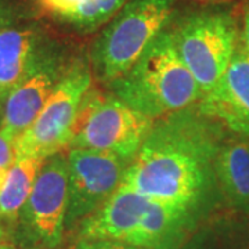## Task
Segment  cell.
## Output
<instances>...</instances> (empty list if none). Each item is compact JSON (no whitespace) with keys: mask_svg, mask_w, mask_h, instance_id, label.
<instances>
[{"mask_svg":"<svg viewBox=\"0 0 249 249\" xmlns=\"http://www.w3.org/2000/svg\"><path fill=\"white\" fill-rule=\"evenodd\" d=\"M206 121L188 108L155 121L122 184L151 201L194 209L212 187L220 147Z\"/></svg>","mask_w":249,"mask_h":249,"instance_id":"6da1fadb","label":"cell"},{"mask_svg":"<svg viewBox=\"0 0 249 249\" xmlns=\"http://www.w3.org/2000/svg\"><path fill=\"white\" fill-rule=\"evenodd\" d=\"M112 94L154 121L196 104L202 91L178 57L170 31H162L139 61L111 83Z\"/></svg>","mask_w":249,"mask_h":249,"instance_id":"7a4b0ae2","label":"cell"},{"mask_svg":"<svg viewBox=\"0 0 249 249\" xmlns=\"http://www.w3.org/2000/svg\"><path fill=\"white\" fill-rule=\"evenodd\" d=\"M173 0H129L111 19L91 50V71L114 83L132 70L152 40L165 29Z\"/></svg>","mask_w":249,"mask_h":249,"instance_id":"3957f363","label":"cell"},{"mask_svg":"<svg viewBox=\"0 0 249 249\" xmlns=\"http://www.w3.org/2000/svg\"><path fill=\"white\" fill-rule=\"evenodd\" d=\"M154 124V119L114 94L90 89L80 108L70 148L107 152L132 162Z\"/></svg>","mask_w":249,"mask_h":249,"instance_id":"277c9868","label":"cell"},{"mask_svg":"<svg viewBox=\"0 0 249 249\" xmlns=\"http://www.w3.org/2000/svg\"><path fill=\"white\" fill-rule=\"evenodd\" d=\"M93 71L82 60L70 65L35 122L16 140L17 158L49 157L70 148L80 108L93 88Z\"/></svg>","mask_w":249,"mask_h":249,"instance_id":"5b68a950","label":"cell"},{"mask_svg":"<svg viewBox=\"0 0 249 249\" xmlns=\"http://www.w3.org/2000/svg\"><path fill=\"white\" fill-rule=\"evenodd\" d=\"M170 34L178 57L204 96L222 79L240 45L234 18L222 11L196 13Z\"/></svg>","mask_w":249,"mask_h":249,"instance_id":"8992f818","label":"cell"},{"mask_svg":"<svg viewBox=\"0 0 249 249\" xmlns=\"http://www.w3.org/2000/svg\"><path fill=\"white\" fill-rule=\"evenodd\" d=\"M68 211V160L58 152L43 162L18 220L35 245L55 248L62 240Z\"/></svg>","mask_w":249,"mask_h":249,"instance_id":"52a82bcc","label":"cell"},{"mask_svg":"<svg viewBox=\"0 0 249 249\" xmlns=\"http://www.w3.org/2000/svg\"><path fill=\"white\" fill-rule=\"evenodd\" d=\"M67 224L86 220L122 184L130 160L88 148H70Z\"/></svg>","mask_w":249,"mask_h":249,"instance_id":"ba28073f","label":"cell"},{"mask_svg":"<svg viewBox=\"0 0 249 249\" xmlns=\"http://www.w3.org/2000/svg\"><path fill=\"white\" fill-rule=\"evenodd\" d=\"M61 55L52 46L10 93L3 104L0 130L17 140L35 122L65 72Z\"/></svg>","mask_w":249,"mask_h":249,"instance_id":"9c48e42d","label":"cell"},{"mask_svg":"<svg viewBox=\"0 0 249 249\" xmlns=\"http://www.w3.org/2000/svg\"><path fill=\"white\" fill-rule=\"evenodd\" d=\"M198 111L249 139V55L241 43L222 79L198 101Z\"/></svg>","mask_w":249,"mask_h":249,"instance_id":"30bf717a","label":"cell"},{"mask_svg":"<svg viewBox=\"0 0 249 249\" xmlns=\"http://www.w3.org/2000/svg\"><path fill=\"white\" fill-rule=\"evenodd\" d=\"M150 204L151 199L139 194L130 187L121 184L106 204L82 223V240L129 244Z\"/></svg>","mask_w":249,"mask_h":249,"instance_id":"8fae6325","label":"cell"},{"mask_svg":"<svg viewBox=\"0 0 249 249\" xmlns=\"http://www.w3.org/2000/svg\"><path fill=\"white\" fill-rule=\"evenodd\" d=\"M53 45L34 25H11L0 31V104Z\"/></svg>","mask_w":249,"mask_h":249,"instance_id":"7c38bea8","label":"cell"},{"mask_svg":"<svg viewBox=\"0 0 249 249\" xmlns=\"http://www.w3.org/2000/svg\"><path fill=\"white\" fill-rule=\"evenodd\" d=\"M214 173L231 204L249 212V144L229 142L219 147Z\"/></svg>","mask_w":249,"mask_h":249,"instance_id":"4fadbf2b","label":"cell"},{"mask_svg":"<svg viewBox=\"0 0 249 249\" xmlns=\"http://www.w3.org/2000/svg\"><path fill=\"white\" fill-rule=\"evenodd\" d=\"M45 160L34 157L16 158L0 188V220L16 222L31 194Z\"/></svg>","mask_w":249,"mask_h":249,"instance_id":"5bb4252c","label":"cell"},{"mask_svg":"<svg viewBox=\"0 0 249 249\" xmlns=\"http://www.w3.org/2000/svg\"><path fill=\"white\" fill-rule=\"evenodd\" d=\"M190 212L191 209L183 206L151 201L140 226L126 245L144 249L158 247L178 230V227L187 220Z\"/></svg>","mask_w":249,"mask_h":249,"instance_id":"9a60e30c","label":"cell"},{"mask_svg":"<svg viewBox=\"0 0 249 249\" xmlns=\"http://www.w3.org/2000/svg\"><path fill=\"white\" fill-rule=\"evenodd\" d=\"M129 3V0H85L68 24L76 29L91 32L104 25Z\"/></svg>","mask_w":249,"mask_h":249,"instance_id":"2e32d148","label":"cell"},{"mask_svg":"<svg viewBox=\"0 0 249 249\" xmlns=\"http://www.w3.org/2000/svg\"><path fill=\"white\" fill-rule=\"evenodd\" d=\"M85 0H39L40 7L50 16L68 22Z\"/></svg>","mask_w":249,"mask_h":249,"instance_id":"e0dca14e","label":"cell"},{"mask_svg":"<svg viewBox=\"0 0 249 249\" xmlns=\"http://www.w3.org/2000/svg\"><path fill=\"white\" fill-rule=\"evenodd\" d=\"M16 158V139L0 130V169L10 170Z\"/></svg>","mask_w":249,"mask_h":249,"instance_id":"ac0fdd59","label":"cell"},{"mask_svg":"<svg viewBox=\"0 0 249 249\" xmlns=\"http://www.w3.org/2000/svg\"><path fill=\"white\" fill-rule=\"evenodd\" d=\"M73 249H144L126 245L121 242H114V241H103V240H82L76 244Z\"/></svg>","mask_w":249,"mask_h":249,"instance_id":"d6986e66","label":"cell"},{"mask_svg":"<svg viewBox=\"0 0 249 249\" xmlns=\"http://www.w3.org/2000/svg\"><path fill=\"white\" fill-rule=\"evenodd\" d=\"M16 7L11 0H0V31L14 25Z\"/></svg>","mask_w":249,"mask_h":249,"instance_id":"ffe728a7","label":"cell"},{"mask_svg":"<svg viewBox=\"0 0 249 249\" xmlns=\"http://www.w3.org/2000/svg\"><path fill=\"white\" fill-rule=\"evenodd\" d=\"M242 46L249 55V6L244 13V31H242Z\"/></svg>","mask_w":249,"mask_h":249,"instance_id":"44dd1931","label":"cell"},{"mask_svg":"<svg viewBox=\"0 0 249 249\" xmlns=\"http://www.w3.org/2000/svg\"><path fill=\"white\" fill-rule=\"evenodd\" d=\"M191 1H205V3H223V1H229V0H191Z\"/></svg>","mask_w":249,"mask_h":249,"instance_id":"7402d4cb","label":"cell"},{"mask_svg":"<svg viewBox=\"0 0 249 249\" xmlns=\"http://www.w3.org/2000/svg\"><path fill=\"white\" fill-rule=\"evenodd\" d=\"M4 238V229H3V222L0 220V242H3Z\"/></svg>","mask_w":249,"mask_h":249,"instance_id":"603a6c76","label":"cell"},{"mask_svg":"<svg viewBox=\"0 0 249 249\" xmlns=\"http://www.w3.org/2000/svg\"><path fill=\"white\" fill-rule=\"evenodd\" d=\"M0 249H16L13 245L10 244H4V242H0Z\"/></svg>","mask_w":249,"mask_h":249,"instance_id":"cb8c5ba5","label":"cell"}]
</instances>
